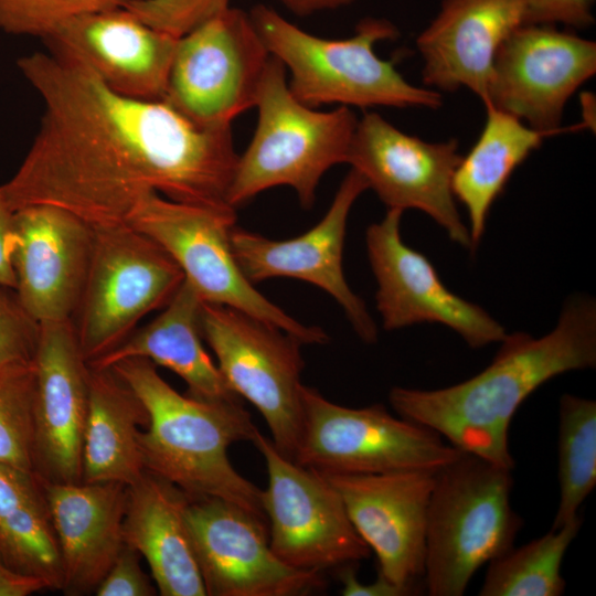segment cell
<instances>
[{
	"label": "cell",
	"instance_id": "cell-23",
	"mask_svg": "<svg viewBox=\"0 0 596 596\" xmlns=\"http://www.w3.org/2000/svg\"><path fill=\"white\" fill-rule=\"evenodd\" d=\"M61 555L65 595L96 590L125 546L128 486L120 482L44 481Z\"/></svg>",
	"mask_w": 596,
	"mask_h": 596
},
{
	"label": "cell",
	"instance_id": "cell-15",
	"mask_svg": "<svg viewBox=\"0 0 596 596\" xmlns=\"http://www.w3.org/2000/svg\"><path fill=\"white\" fill-rule=\"evenodd\" d=\"M595 72V42L546 24H525L497 53L485 107L552 135L570 97Z\"/></svg>",
	"mask_w": 596,
	"mask_h": 596
},
{
	"label": "cell",
	"instance_id": "cell-7",
	"mask_svg": "<svg viewBox=\"0 0 596 596\" xmlns=\"http://www.w3.org/2000/svg\"><path fill=\"white\" fill-rule=\"evenodd\" d=\"M235 223V209L178 202L158 193L142 198L126 222L175 260L204 302L243 311L292 334L304 344L327 343L328 336L320 327L297 321L244 276L231 246Z\"/></svg>",
	"mask_w": 596,
	"mask_h": 596
},
{
	"label": "cell",
	"instance_id": "cell-12",
	"mask_svg": "<svg viewBox=\"0 0 596 596\" xmlns=\"http://www.w3.org/2000/svg\"><path fill=\"white\" fill-rule=\"evenodd\" d=\"M251 443L266 462L262 508L269 545L279 560L297 570L323 573L370 556L340 493L322 473L285 457L258 429Z\"/></svg>",
	"mask_w": 596,
	"mask_h": 596
},
{
	"label": "cell",
	"instance_id": "cell-25",
	"mask_svg": "<svg viewBox=\"0 0 596 596\" xmlns=\"http://www.w3.org/2000/svg\"><path fill=\"white\" fill-rule=\"evenodd\" d=\"M203 302L184 279L157 318L135 330L110 352L89 362V368L108 369L127 359H147L179 375L192 397L215 402L241 401L203 347Z\"/></svg>",
	"mask_w": 596,
	"mask_h": 596
},
{
	"label": "cell",
	"instance_id": "cell-20",
	"mask_svg": "<svg viewBox=\"0 0 596 596\" xmlns=\"http://www.w3.org/2000/svg\"><path fill=\"white\" fill-rule=\"evenodd\" d=\"M34 365V464L47 482H82L91 368L72 320L39 324Z\"/></svg>",
	"mask_w": 596,
	"mask_h": 596
},
{
	"label": "cell",
	"instance_id": "cell-38",
	"mask_svg": "<svg viewBox=\"0 0 596 596\" xmlns=\"http://www.w3.org/2000/svg\"><path fill=\"white\" fill-rule=\"evenodd\" d=\"M14 240V211L11 210L0 187V286L14 289L15 275L12 266Z\"/></svg>",
	"mask_w": 596,
	"mask_h": 596
},
{
	"label": "cell",
	"instance_id": "cell-40",
	"mask_svg": "<svg viewBox=\"0 0 596 596\" xmlns=\"http://www.w3.org/2000/svg\"><path fill=\"white\" fill-rule=\"evenodd\" d=\"M297 15L348 6L355 0H277Z\"/></svg>",
	"mask_w": 596,
	"mask_h": 596
},
{
	"label": "cell",
	"instance_id": "cell-35",
	"mask_svg": "<svg viewBox=\"0 0 596 596\" xmlns=\"http://www.w3.org/2000/svg\"><path fill=\"white\" fill-rule=\"evenodd\" d=\"M140 554L125 544L97 586V596H152L157 588L140 565Z\"/></svg>",
	"mask_w": 596,
	"mask_h": 596
},
{
	"label": "cell",
	"instance_id": "cell-29",
	"mask_svg": "<svg viewBox=\"0 0 596 596\" xmlns=\"http://www.w3.org/2000/svg\"><path fill=\"white\" fill-rule=\"evenodd\" d=\"M583 521L572 522L521 547H511L488 564L480 596H560L566 582L561 574L565 553Z\"/></svg>",
	"mask_w": 596,
	"mask_h": 596
},
{
	"label": "cell",
	"instance_id": "cell-24",
	"mask_svg": "<svg viewBox=\"0 0 596 596\" xmlns=\"http://www.w3.org/2000/svg\"><path fill=\"white\" fill-rule=\"evenodd\" d=\"M189 500L179 487L148 471L128 486L124 541L146 558L162 596L206 595L185 523Z\"/></svg>",
	"mask_w": 596,
	"mask_h": 596
},
{
	"label": "cell",
	"instance_id": "cell-36",
	"mask_svg": "<svg viewBox=\"0 0 596 596\" xmlns=\"http://www.w3.org/2000/svg\"><path fill=\"white\" fill-rule=\"evenodd\" d=\"M531 23H563L572 28H586L594 22L595 0H523Z\"/></svg>",
	"mask_w": 596,
	"mask_h": 596
},
{
	"label": "cell",
	"instance_id": "cell-13",
	"mask_svg": "<svg viewBox=\"0 0 596 596\" xmlns=\"http://www.w3.org/2000/svg\"><path fill=\"white\" fill-rule=\"evenodd\" d=\"M460 159L456 139L425 141L376 113H366L358 119L347 163L363 175L389 209L419 210L451 241L473 251L451 187Z\"/></svg>",
	"mask_w": 596,
	"mask_h": 596
},
{
	"label": "cell",
	"instance_id": "cell-33",
	"mask_svg": "<svg viewBox=\"0 0 596 596\" xmlns=\"http://www.w3.org/2000/svg\"><path fill=\"white\" fill-rule=\"evenodd\" d=\"M230 7V0H140L126 8L152 28L179 38Z\"/></svg>",
	"mask_w": 596,
	"mask_h": 596
},
{
	"label": "cell",
	"instance_id": "cell-9",
	"mask_svg": "<svg viewBox=\"0 0 596 596\" xmlns=\"http://www.w3.org/2000/svg\"><path fill=\"white\" fill-rule=\"evenodd\" d=\"M304 418L294 461L322 475L436 472L464 451L382 404L353 408L301 390Z\"/></svg>",
	"mask_w": 596,
	"mask_h": 596
},
{
	"label": "cell",
	"instance_id": "cell-26",
	"mask_svg": "<svg viewBox=\"0 0 596 596\" xmlns=\"http://www.w3.org/2000/svg\"><path fill=\"white\" fill-rule=\"evenodd\" d=\"M148 413L113 369H91L82 453V482H136L143 468L138 433Z\"/></svg>",
	"mask_w": 596,
	"mask_h": 596
},
{
	"label": "cell",
	"instance_id": "cell-1",
	"mask_svg": "<svg viewBox=\"0 0 596 596\" xmlns=\"http://www.w3.org/2000/svg\"><path fill=\"white\" fill-rule=\"evenodd\" d=\"M17 67L43 115L19 169L0 185L11 210L53 205L102 227L126 224L150 193L232 207L238 155L231 128H199L164 102L120 95L50 52L23 55Z\"/></svg>",
	"mask_w": 596,
	"mask_h": 596
},
{
	"label": "cell",
	"instance_id": "cell-21",
	"mask_svg": "<svg viewBox=\"0 0 596 596\" xmlns=\"http://www.w3.org/2000/svg\"><path fill=\"white\" fill-rule=\"evenodd\" d=\"M177 40L116 8L72 18L42 41L47 52L84 65L120 95L162 100Z\"/></svg>",
	"mask_w": 596,
	"mask_h": 596
},
{
	"label": "cell",
	"instance_id": "cell-14",
	"mask_svg": "<svg viewBox=\"0 0 596 596\" xmlns=\"http://www.w3.org/2000/svg\"><path fill=\"white\" fill-rule=\"evenodd\" d=\"M185 523L211 596H300L324 586L323 573L285 564L267 522L223 499L190 498Z\"/></svg>",
	"mask_w": 596,
	"mask_h": 596
},
{
	"label": "cell",
	"instance_id": "cell-32",
	"mask_svg": "<svg viewBox=\"0 0 596 596\" xmlns=\"http://www.w3.org/2000/svg\"><path fill=\"white\" fill-rule=\"evenodd\" d=\"M140 0H0V31L43 40L63 22Z\"/></svg>",
	"mask_w": 596,
	"mask_h": 596
},
{
	"label": "cell",
	"instance_id": "cell-18",
	"mask_svg": "<svg viewBox=\"0 0 596 596\" xmlns=\"http://www.w3.org/2000/svg\"><path fill=\"white\" fill-rule=\"evenodd\" d=\"M434 473L323 475L340 493L359 535L376 554L379 573L412 595L424 583Z\"/></svg>",
	"mask_w": 596,
	"mask_h": 596
},
{
	"label": "cell",
	"instance_id": "cell-34",
	"mask_svg": "<svg viewBox=\"0 0 596 596\" xmlns=\"http://www.w3.org/2000/svg\"><path fill=\"white\" fill-rule=\"evenodd\" d=\"M40 326L24 310L14 289L0 286V366L31 361Z\"/></svg>",
	"mask_w": 596,
	"mask_h": 596
},
{
	"label": "cell",
	"instance_id": "cell-6",
	"mask_svg": "<svg viewBox=\"0 0 596 596\" xmlns=\"http://www.w3.org/2000/svg\"><path fill=\"white\" fill-rule=\"evenodd\" d=\"M512 470L462 453L434 473L424 587L461 596L475 573L513 547L522 519L510 503Z\"/></svg>",
	"mask_w": 596,
	"mask_h": 596
},
{
	"label": "cell",
	"instance_id": "cell-2",
	"mask_svg": "<svg viewBox=\"0 0 596 596\" xmlns=\"http://www.w3.org/2000/svg\"><path fill=\"white\" fill-rule=\"evenodd\" d=\"M596 365V304L568 298L555 328L541 338L508 334L491 363L458 384L419 390L395 386L389 401L398 416L423 425L464 453L512 470L508 434L512 417L551 379Z\"/></svg>",
	"mask_w": 596,
	"mask_h": 596
},
{
	"label": "cell",
	"instance_id": "cell-16",
	"mask_svg": "<svg viewBox=\"0 0 596 596\" xmlns=\"http://www.w3.org/2000/svg\"><path fill=\"white\" fill-rule=\"evenodd\" d=\"M402 213L389 209L365 235L383 328L396 330L434 322L455 331L472 349L500 342L507 336L504 327L480 306L448 289L427 257L403 242Z\"/></svg>",
	"mask_w": 596,
	"mask_h": 596
},
{
	"label": "cell",
	"instance_id": "cell-10",
	"mask_svg": "<svg viewBox=\"0 0 596 596\" xmlns=\"http://www.w3.org/2000/svg\"><path fill=\"white\" fill-rule=\"evenodd\" d=\"M270 54L249 13L230 7L177 40L162 102L202 129L255 107Z\"/></svg>",
	"mask_w": 596,
	"mask_h": 596
},
{
	"label": "cell",
	"instance_id": "cell-30",
	"mask_svg": "<svg viewBox=\"0 0 596 596\" xmlns=\"http://www.w3.org/2000/svg\"><path fill=\"white\" fill-rule=\"evenodd\" d=\"M558 414L560 502L551 529L575 520L596 486V402L564 394Z\"/></svg>",
	"mask_w": 596,
	"mask_h": 596
},
{
	"label": "cell",
	"instance_id": "cell-22",
	"mask_svg": "<svg viewBox=\"0 0 596 596\" xmlns=\"http://www.w3.org/2000/svg\"><path fill=\"white\" fill-rule=\"evenodd\" d=\"M525 24L531 20L523 0H444L416 40L425 87H465L486 104L497 53Z\"/></svg>",
	"mask_w": 596,
	"mask_h": 596
},
{
	"label": "cell",
	"instance_id": "cell-17",
	"mask_svg": "<svg viewBox=\"0 0 596 596\" xmlns=\"http://www.w3.org/2000/svg\"><path fill=\"white\" fill-rule=\"evenodd\" d=\"M368 189L363 175L351 169L327 213L302 235L275 241L234 225L230 237L236 263L253 285L274 277L310 283L341 306L363 342L374 343L376 324L364 301L348 285L342 267L348 216L355 200Z\"/></svg>",
	"mask_w": 596,
	"mask_h": 596
},
{
	"label": "cell",
	"instance_id": "cell-4",
	"mask_svg": "<svg viewBox=\"0 0 596 596\" xmlns=\"http://www.w3.org/2000/svg\"><path fill=\"white\" fill-rule=\"evenodd\" d=\"M249 17L269 54L288 70L291 94L309 107L435 109L443 104L439 92L411 84L392 61L376 55L377 42L398 34L387 20L364 19L352 36L336 40L312 35L264 4L255 6Z\"/></svg>",
	"mask_w": 596,
	"mask_h": 596
},
{
	"label": "cell",
	"instance_id": "cell-37",
	"mask_svg": "<svg viewBox=\"0 0 596 596\" xmlns=\"http://www.w3.org/2000/svg\"><path fill=\"white\" fill-rule=\"evenodd\" d=\"M356 563L345 564L337 568L339 579L342 584L341 594L343 596H407L408 590L391 583L383 575L377 573L376 578L369 584L361 583L356 575Z\"/></svg>",
	"mask_w": 596,
	"mask_h": 596
},
{
	"label": "cell",
	"instance_id": "cell-3",
	"mask_svg": "<svg viewBox=\"0 0 596 596\" xmlns=\"http://www.w3.org/2000/svg\"><path fill=\"white\" fill-rule=\"evenodd\" d=\"M147 359L113 365L148 413L138 433L146 471L179 487L190 498L212 497L232 502L267 522L262 490L232 466L227 450L251 441L257 427L241 401H203L177 392Z\"/></svg>",
	"mask_w": 596,
	"mask_h": 596
},
{
	"label": "cell",
	"instance_id": "cell-28",
	"mask_svg": "<svg viewBox=\"0 0 596 596\" xmlns=\"http://www.w3.org/2000/svg\"><path fill=\"white\" fill-rule=\"evenodd\" d=\"M0 556L15 571L61 590V555L44 480L4 462H0Z\"/></svg>",
	"mask_w": 596,
	"mask_h": 596
},
{
	"label": "cell",
	"instance_id": "cell-27",
	"mask_svg": "<svg viewBox=\"0 0 596 596\" xmlns=\"http://www.w3.org/2000/svg\"><path fill=\"white\" fill-rule=\"evenodd\" d=\"M547 136L508 113L486 106L482 130L467 156H461L451 182L456 200L469 216L473 248L483 235L492 204L511 174Z\"/></svg>",
	"mask_w": 596,
	"mask_h": 596
},
{
	"label": "cell",
	"instance_id": "cell-19",
	"mask_svg": "<svg viewBox=\"0 0 596 596\" xmlns=\"http://www.w3.org/2000/svg\"><path fill=\"white\" fill-rule=\"evenodd\" d=\"M93 240L94 228L64 209L36 204L14 211V290L39 324L73 321Z\"/></svg>",
	"mask_w": 596,
	"mask_h": 596
},
{
	"label": "cell",
	"instance_id": "cell-5",
	"mask_svg": "<svg viewBox=\"0 0 596 596\" xmlns=\"http://www.w3.org/2000/svg\"><path fill=\"white\" fill-rule=\"evenodd\" d=\"M286 73L270 56L255 104L257 126L246 150L238 155L227 193L234 209L269 188L288 185L309 210L321 177L348 161L355 114L347 106L319 111L302 104L291 94Z\"/></svg>",
	"mask_w": 596,
	"mask_h": 596
},
{
	"label": "cell",
	"instance_id": "cell-8",
	"mask_svg": "<svg viewBox=\"0 0 596 596\" xmlns=\"http://www.w3.org/2000/svg\"><path fill=\"white\" fill-rule=\"evenodd\" d=\"M93 228L89 267L73 318L87 363L124 342L147 313L172 299L184 280L175 260L134 227Z\"/></svg>",
	"mask_w": 596,
	"mask_h": 596
},
{
	"label": "cell",
	"instance_id": "cell-11",
	"mask_svg": "<svg viewBox=\"0 0 596 596\" xmlns=\"http://www.w3.org/2000/svg\"><path fill=\"white\" fill-rule=\"evenodd\" d=\"M203 339L232 391L264 417L275 447L294 460L302 429L299 339L237 309L203 302Z\"/></svg>",
	"mask_w": 596,
	"mask_h": 596
},
{
	"label": "cell",
	"instance_id": "cell-39",
	"mask_svg": "<svg viewBox=\"0 0 596 596\" xmlns=\"http://www.w3.org/2000/svg\"><path fill=\"white\" fill-rule=\"evenodd\" d=\"M43 589H51L45 579L15 571L0 556V596H28Z\"/></svg>",
	"mask_w": 596,
	"mask_h": 596
},
{
	"label": "cell",
	"instance_id": "cell-31",
	"mask_svg": "<svg viewBox=\"0 0 596 596\" xmlns=\"http://www.w3.org/2000/svg\"><path fill=\"white\" fill-rule=\"evenodd\" d=\"M34 439L33 361L1 365L0 462L35 472Z\"/></svg>",
	"mask_w": 596,
	"mask_h": 596
}]
</instances>
